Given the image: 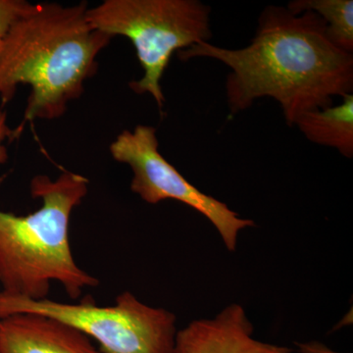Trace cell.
<instances>
[{"instance_id":"6da1fadb","label":"cell","mask_w":353,"mask_h":353,"mask_svg":"<svg viewBox=\"0 0 353 353\" xmlns=\"http://www.w3.org/2000/svg\"><path fill=\"white\" fill-rule=\"evenodd\" d=\"M178 57L211 58L226 65L231 71L226 97L233 115L270 97L280 104L289 126L301 114L329 108L334 97L353 90L352 53L330 41L324 21L310 10L266 7L245 48L228 50L202 41L178 51Z\"/></svg>"},{"instance_id":"7a4b0ae2","label":"cell","mask_w":353,"mask_h":353,"mask_svg":"<svg viewBox=\"0 0 353 353\" xmlns=\"http://www.w3.org/2000/svg\"><path fill=\"white\" fill-rule=\"evenodd\" d=\"M88 9L85 2L32 3L7 32L0 50V99L8 103L19 85H30L23 125L61 117L97 73V57L112 38L90 25Z\"/></svg>"},{"instance_id":"3957f363","label":"cell","mask_w":353,"mask_h":353,"mask_svg":"<svg viewBox=\"0 0 353 353\" xmlns=\"http://www.w3.org/2000/svg\"><path fill=\"white\" fill-rule=\"evenodd\" d=\"M88 180L65 171L57 180L38 175L31 194L41 201L38 210L19 216L0 210V285L2 294L41 301L51 282H59L70 299L99 282L74 259L69 222L74 208L87 196Z\"/></svg>"},{"instance_id":"277c9868","label":"cell","mask_w":353,"mask_h":353,"mask_svg":"<svg viewBox=\"0 0 353 353\" xmlns=\"http://www.w3.org/2000/svg\"><path fill=\"white\" fill-rule=\"evenodd\" d=\"M210 7L197 0H105L88 8V22L114 38L129 39L143 76L130 83L136 94H150L163 108L162 77L172 55L212 38Z\"/></svg>"},{"instance_id":"5b68a950","label":"cell","mask_w":353,"mask_h":353,"mask_svg":"<svg viewBox=\"0 0 353 353\" xmlns=\"http://www.w3.org/2000/svg\"><path fill=\"white\" fill-rule=\"evenodd\" d=\"M20 313L48 316L94 339L101 353H175L176 316L139 301L130 292L99 306L92 296L78 303L32 301L0 292V318Z\"/></svg>"},{"instance_id":"8992f818","label":"cell","mask_w":353,"mask_h":353,"mask_svg":"<svg viewBox=\"0 0 353 353\" xmlns=\"http://www.w3.org/2000/svg\"><path fill=\"white\" fill-rule=\"evenodd\" d=\"M110 152L116 161L131 167L132 192L150 204L173 199L194 208L212 223L229 252L236 250L241 230L255 226L252 220L241 218L224 202L196 189L165 159L155 128L139 125L123 131L111 143Z\"/></svg>"},{"instance_id":"52a82bcc","label":"cell","mask_w":353,"mask_h":353,"mask_svg":"<svg viewBox=\"0 0 353 353\" xmlns=\"http://www.w3.org/2000/svg\"><path fill=\"white\" fill-rule=\"evenodd\" d=\"M253 325L240 304L212 319H199L176 332L175 353H292L290 348L252 338Z\"/></svg>"},{"instance_id":"ba28073f","label":"cell","mask_w":353,"mask_h":353,"mask_svg":"<svg viewBox=\"0 0 353 353\" xmlns=\"http://www.w3.org/2000/svg\"><path fill=\"white\" fill-rule=\"evenodd\" d=\"M0 353H101L88 336L48 316L0 318Z\"/></svg>"},{"instance_id":"9c48e42d","label":"cell","mask_w":353,"mask_h":353,"mask_svg":"<svg viewBox=\"0 0 353 353\" xmlns=\"http://www.w3.org/2000/svg\"><path fill=\"white\" fill-rule=\"evenodd\" d=\"M336 106L314 109L301 114L294 121L308 141L338 150L347 158L353 157V94L343 97Z\"/></svg>"},{"instance_id":"30bf717a","label":"cell","mask_w":353,"mask_h":353,"mask_svg":"<svg viewBox=\"0 0 353 353\" xmlns=\"http://www.w3.org/2000/svg\"><path fill=\"white\" fill-rule=\"evenodd\" d=\"M287 8L294 13L313 11L324 21L330 41L345 52H353L352 0H296Z\"/></svg>"},{"instance_id":"8fae6325","label":"cell","mask_w":353,"mask_h":353,"mask_svg":"<svg viewBox=\"0 0 353 353\" xmlns=\"http://www.w3.org/2000/svg\"><path fill=\"white\" fill-rule=\"evenodd\" d=\"M31 4L26 0H0V50L11 26Z\"/></svg>"},{"instance_id":"7c38bea8","label":"cell","mask_w":353,"mask_h":353,"mask_svg":"<svg viewBox=\"0 0 353 353\" xmlns=\"http://www.w3.org/2000/svg\"><path fill=\"white\" fill-rule=\"evenodd\" d=\"M11 134L12 131L7 125L6 113L0 110V165L3 164L8 158L6 141L10 138Z\"/></svg>"},{"instance_id":"4fadbf2b","label":"cell","mask_w":353,"mask_h":353,"mask_svg":"<svg viewBox=\"0 0 353 353\" xmlns=\"http://www.w3.org/2000/svg\"><path fill=\"white\" fill-rule=\"evenodd\" d=\"M301 353H339L334 352L320 343H297Z\"/></svg>"}]
</instances>
